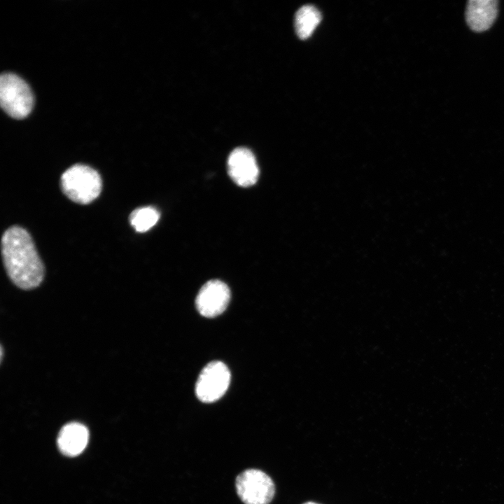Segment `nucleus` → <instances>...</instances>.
<instances>
[{"instance_id":"obj_1","label":"nucleus","mask_w":504,"mask_h":504,"mask_svg":"<svg viewBox=\"0 0 504 504\" xmlns=\"http://www.w3.org/2000/svg\"><path fill=\"white\" fill-rule=\"evenodd\" d=\"M1 255L6 272L12 282L23 290L38 287L44 277V265L29 233L13 225L3 234Z\"/></svg>"},{"instance_id":"obj_2","label":"nucleus","mask_w":504,"mask_h":504,"mask_svg":"<svg viewBox=\"0 0 504 504\" xmlns=\"http://www.w3.org/2000/svg\"><path fill=\"white\" fill-rule=\"evenodd\" d=\"M60 186L63 193L70 200L88 204L100 195L102 181L98 172L92 167L76 164L62 174Z\"/></svg>"},{"instance_id":"obj_3","label":"nucleus","mask_w":504,"mask_h":504,"mask_svg":"<svg viewBox=\"0 0 504 504\" xmlns=\"http://www.w3.org/2000/svg\"><path fill=\"white\" fill-rule=\"evenodd\" d=\"M0 102L4 111L10 116L21 119L31 112L34 98L27 83L12 73H4L0 78Z\"/></svg>"},{"instance_id":"obj_4","label":"nucleus","mask_w":504,"mask_h":504,"mask_svg":"<svg viewBox=\"0 0 504 504\" xmlns=\"http://www.w3.org/2000/svg\"><path fill=\"white\" fill-rule=\"evenodd\" d=\"M236 489L244 504H269L274 495L272 479L257 469L240 473L236 479Z\"/></svg>"},{"instance_id":"obj_5","label":"nucleus","mask_w":504,"mask_h":504,"mask_svg":"<svg viewBox=\"0 0 504 504\" xmlns=\"http://www.w3.org/2000/svg\"><path fill=\"white\" fill-rule=\"evenodd\" d=\"M230 373L223 362L212 361L200 372L195 386V393L200 400L212 402L220 399L228 388Z\"/></svg>"},{"instance_id":"obj_6","label":"nucleus","mask_w":504,"mask_h":504,"mask_svg":"<svg viewBox=\"0 0 504 504\" xmlns=\"http://www.w3.org/2000/svg\"><path fill=\"white\" fill-rule=\"evenodd\" d=\"M230 299V291L228 286L220 280H211L200 288L195 304L201 315L212 318L225 310Z\"/></svg>"},{"instance_id":"obj_7","label":"nucleus","mask_w":504,"mask_h":504,"mask_svg":"<svg viewBox=\"0 0 504 504\" xmlns=\"http://www.w3.org/2000/svg\"><path fill=\"white\" fill-rule=\"evenodd\" d=\"M227 170L234 182L241 187L255 184L259 175L253 153L243 147L237 148L231 152L227 159Z\"/></svg>"},{"instance_id":"obj_8","label":"nucleus","mask_w":504,"mask_h":504,"mask_svg":"<svg viewBox=\"0 0 504 504\" xmlns=\"http://www.w3.org/2000/svg\"><path fill=\"white\" fill-rule=\"evenodd\" d=\"M498 12L497 0H469L465 12V21L471 30L482 32L493 25Z\"/></svg>"},{"instance_id":"obj_9","label":"nucleus","mask_w":504,"mask_h":504,"mask_svg":"<svg viewBox=\"0 0 504 504\" xmlns=\"http://www.w3.org/2000/svg\"><path fill=\"white\" fill-rule=\"evenodd\" d=\"M89 439L88 428L82 424L71 422L60 430L57 444L62 454L68 456L80 454L87 446Z\"/></svg>"},{"instance_id":"obj_10","label":"nucleus","mask_w":504,"mask_h":504,"mask_svg":"<svg viewBox=\"0 0 504 504\" xmlns=\"http://www.w3.org/2000/svg\"><path fill=\"white\" fill-rule=\"evenodd\" d=\"M321 20L319 10L314 6L305 5L297 11L295 17V28L301 39L309 38Z\"/></svg>"},{"instance_id":"obj_11","label":"nucleus","mask_w":504,"mask_h":504,"mask_svg":"<svg viewBox=\"0 0 504 504\" xmlns=\"http://www.w3.org/2000/svg\"><path fill=\"white\" fill-rule=\"evenodd\" d=\"M160 218V212L153 206H143L134 209L130 215L131 225L138 232H145L152 228Z\"/></svg>"},{"instance_id":"obj_12","label":"nucleus","mask_w":504,"mask_h":504,"mask_svg":"<svg viewBox=\"0 0 504 504\" xmlns=\"http://www.w3.org/2000/svg\"><path fill=\"white\" fill-rule=\"evenodd\" d=\"M303 504H318V503H314V502H307V503H303Z\"/></svg>"}]
</instances>
